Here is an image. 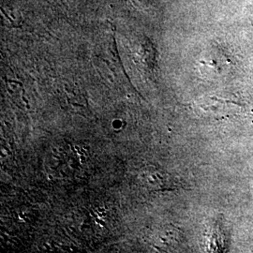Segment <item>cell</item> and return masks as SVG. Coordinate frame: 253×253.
Returning <instances> with one entry per match:
<instances>
[{"label": "cell", "mask_w": 253, "mask_h": 253, "mask_svg": "<svg viewBox=\"0 0 253 253\" xmlns=\"http://www.w3.org/2000/svg\"><path fill=\"white\" fill-rule=\"evenodd\" d=\"M141 180L150 190H170L177 187L170 173L155 166H148L141 172Z\"/></svg>", "instance_id": "6da1fadb"}]
</instances>
